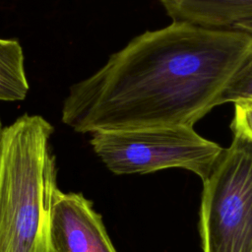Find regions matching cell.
<instances>
[{"instance_id":"6da1fadb","label":"cell","mask_w":252,"mask_h":252,"mask_svg":"<svg viewBox=\"0 0 252 252\" xmlns=\"http://www.w3.org/2000/svg\"><path fill=\"white\" fill-rule=\"evenodd\" d=\"M252 58V34L185 21L147 31L73 84L61 120L93 134L158 126H191L221 96Z\"/></svg>"},{"instance_id":"7a4b0ae2","label":"cell","mask_w":252,"mask_h":252,"mask_svg":"<svg viewBox=\"0 0 252 252\" xmlns=\"http://www.w3.org/2000/svg\"><path fill=\"white\" fill-rule=\"evenodd\" d=\"M53 125L25 113L2 133L0 252H52L50 219L57 187Z\"/></svg>"},{"instance_id":"3957f363","label":"cell","mask_w":252,"mask_h":252,"mask_svg":"<svg viewBox=\"0 0 252 252\" xmlns=\"http://www.w3.org/2000/svg\"><path fill=\"white\" fill-rule=\"evenodd\" d=\"M90 144L106 168L116 175L147 174L184 168L204 181L223 148L191 126H158L91 134Z\"/></svg>"},{"instance_id":"277c9868","label":"cell","mask_w":252,"mask_h":252,"mask_svg":"<svg viewBox=\"0 0 252 252\" xmlns=\"http://www.w3.org/2000/svg\"><path fill=\"white\" fill-rule=\"evenodd\" d=\"M203 252H252V141L233 133L203 181Z\"/></svg>"},{"instance_id":"5b68a950","label":"cell","mask_w":252,"mask_h":252,"mask_svg":"<svg viewBox=\"0 0 252 252\" xmlns=\"http://www.w3.org/2000/svg\"><path fill=\"white\" fill-rule=\"evenodd\" d=\"M50 244L52 252H117L92 201L59 188L51 210Z\"/></svg>"},{"instance_id":"8992f818","label":"cell","mask_w":252,"mask_h":252,"mask_svg":"<svg viewBox=\"0 0 252 252\" xmlns=\"http://www.w3.org/2000/svg\"><path fill=\"white\" fill-rule=\"evenodd\" d=\"M30 91L19 40L0 37V101L24 100Z\"/></svg>"},{"instance_id":"52a82bcc","label":"cell","mask_w":252,"mask_h":252,"mask_svg":"<svg viewBox=\"0 0 252 252\" xmlns=\"http://www.w3.org/2000/svg\"><path fill=\"white\" fill-rule=\"evenodd\" d=\"M252 100V58L237 72L221 96V104Z\"/></svg>"},{"instance_id":"ba28073f","label":"cell","mask_w":252,"mask_h":252,"mask_svg":"<svg viewBox=\"0 0 252 252\" xmlns=\"http://www.w3.org/2000/svg\"><path fill=\"white\" fill-rule=\"evenodd\" d=\"M233 104V118L230 123L232 133L244 135L252 141V100H241Z\"/></svg>"},{"instance_id":"9c48e42d","label":"cell","mask_w":252,"mask_h":252,"mask_svg":"<svg viewBox=\"0 0 252 252\" xmlns=\"http://www.w3.org/2000/svg\"><path fill=\"white\" fill-rule=\"evenodd\" d=\"M232 29L239 30V31L245 32L249 34H252V20H246V21L238 22L232 27Z\"/></svg>"},{"instance_id":"30bf717a","label":"cell","mask_w":252,"mask_h":252,"mask_svg":"<svg viewBox=\"0 0 252 252\" xmlns=\"http://www.w3.org/2000/svg\"><path fill=\"white\" fill-rule=\"evenodd\" d=\"M3 129H4V126H3L2 121H1V118H0V153H1V141H2V133H3Z\"/></svg>"}]
</instances>
